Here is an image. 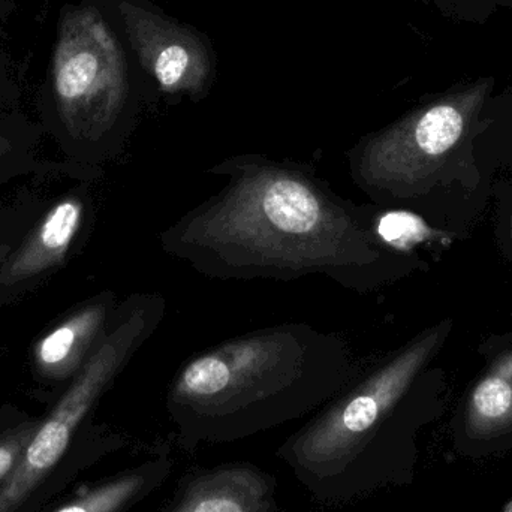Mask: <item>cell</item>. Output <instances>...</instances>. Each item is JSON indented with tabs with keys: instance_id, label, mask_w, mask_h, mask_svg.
<instances>
[{
	"instance_id": "cell-1",
	"label": "cell",
	"mask_w": 512,
	"mask_h": 512,
	"mask_svg": "<svg viewBox=\"0 0 512 512\" xmlns=\"http://www.w3.org/2000/svg\"><path fill=\"white\" fill-rule=\"evenodd\" d=\"M222 188L159 236L162 252L218 280L294 282L322 276L369 292L396 256L372 210L337 194L312 168L264 155H236L207 171Z\"/></svg>"
},
{
	"instance_id": "cell-2",
	"label": "cell",
	"mask_w": 512,
	"mask_h": 512,
	"mask_svg": "<svg viewBox=\"0 0 512 512\" xmlns=\"http://www.w3.org/2000/svg\"><path fill=\"white\" fill-rule=\"evenodd\" d=\"M352 369L354 354L343 337L297 322L271 325L186 361L171 387V402L183 411L227 417L339 388Z\"/></svg>"
},
{
	"instance_id": "cell-3",
	"label": "cell",
	"mask_w": 512,
	"mask_h": 512,
	"mask_svg": "<svg viewBox=\"0 0 512 512\" xmlns=\"http://www.w3.org/2000/svg\"><path fill=\"white\" fill-rule=\"evenodd\" d=\"M125 44L96 6L60 21L51 69L57 138L71 164L95 173L122 150L149 87Z\"/></svg>"
},
{
	"instance_id": "cell-4",
	"label": "cell",
	"mask_w": 512,
	"mask_h": 512,
	"mask_svg": "<svg viewBox=\"0 0 512 512\" xmlns=\"http://www.w3.org/2000/svg\"><path fill=\"white\" fill-rule=\"evenodd\" d=\"M158 294H132L119 303L107 333L39 423L11 477L0 487V512H15L65 456L75 432L102 394L146 345L164 319Z\"/></svg>"
},
{
	"instance_id": "cell-5",
	"label": "cell",
	"mask_w": 512,
	"mask_h": 512,
	"mask_svg": "<svg viewBox=\"0 0 512 512\" xmlns=\"http://www.w3.org/2000/svg\"><path fill=\"white\" fill-rule=\"evenodd\" d=\"M432 343L433 339H424L409 346L334 403L298 436L297 462L307 471L328 474L363 447L408 399Z\"/></svg>"
},
{
	"instance_id": "cell-6",
	"label": "cell",
	"mask_w": 512,
	"mask_h": 512,
	"mask_svg": "<svg viewBox=\"0 0 512 512\" xmlns=\"http://www.w3.org/2000/svg\"><path fill=\"white\" fill-rule=\"evenodd\" d=\"M123 39L149 89L198 102L216 78L215 48L206 33L168 15L152 0H114Z\"/></svg>"
},
{
	"instance_id": "cell-7",
	"label": "cell",
	"mask_w": 512,
	"mask_h": 512,
	"mask_svg": "<svg viewBox=\"0 0 512 512\" xmlns=\"http://www.w3.org/2000/svg\"><path fill=\"white\" fill-rule=\"evenodd\" d=\"M90 182L54 198L42 210L21 242L0 264V307L14 304L59 273L83 248L92 216Z\"/></svg>"
},
{
	"instance_id": "cell-8",
	"label": "cell",
	"mask_w": 512,
	"mask_h": 512,
	"mask_svg": "<svg viewBox=\"0 0 512 512\" xmlns=\"http://www.w3.org/2000/svg\"><path fill=\"white\" fill-rule=\"evenodd\" d=\"M117 306L116 294L102 291L51 322L30 349L33 378L69 384L107 333Z\"/></svg>"
},
{
	"instance_id": "cell-9",
	"label": "cell",
	"mask_w": 512,
	"mask_h": 512,
	"mask_svg": "<svg viewBox=\"0 0 512 512\" xmlns=\"http://www.w3.org/2000/svg\"><path fill=\"white\" fill-rule=\"evenodd\" d=\"M264 486L248 471H225L203 481L173 512H262Z\"/></svg>"
},
{
	"instance_id": "cell-10",
	"label": "cell",
	"mask_w": 512,
	"mask_h": 512,
	"mask_svg": "<svg viewBox=\"0 0 512 512\" xmlns=\"http://www.w3.org/2000/svg\"><path fill=\"white\" fill-rule=\"evenodd\" d=\"M51 167L36 156L33 135L0 126V188L29 174L45 173Z\"/></svg>"
},
{
	"instance_id": "cell-11",
	"label": "cell",
	"mask_w": 512,
	"mask_h": 512,
	"mask_svg": "<svg viewBox=\"0 0 512 512\" xmlns=\"http://www.w3.org/2000/svg\"><path fill=\"white\" fill-rule=\"evenodd\" d=\"M143 486V477L125 475L96 487L75 501L62 505L53 512H117L122 510Z\"/></svg>"
},
{
	"instance_id": "cell-12",
	"label": "cell",
	"mask_w": 512,
	"mask_h": 512,
	"mask_svg": "<svg viewBox=\"0 0 512 512\" xmlns=\"http://www.w3.org/2000/svg\"><path fill=\"white\" fill-rule=\"evenodd\" d=\"M45 206L33 197L18 198L15 203H0V264L35 224Z\"/></svg>"
},
{
	"instance_id": "cell-13",
	"label": "cell",
	"mask_w": 512,
	"mask_h": 512,
	"mask_svg": "<svg viewBox=\"0 0 512 512\" xmlns=\"http://www.w3.org/2000/svg\"><path fill=\"white\" fill-rule=\"evenodd\" d=\"M373 227L379 239L393 249H406L426 236V225L418 216L403 210H391L378 219Z\"/></svg>"
},
{
	"instance_id": "cell-14",
	"label": "cell",
	"mask_w": 512,
	"mask_h": 512,
	"mask_svg": "<svg viewBox=\"0 0 512 512\" xmlns=\"http://www.w3.org/2000/svg\"><path fill=\"white\" fill-rule=\"evenodd\" d=\"M39 420H20L0 435V487L20 463L24 448L38 429Z\"/></svg>"
},
{
	"instance_id": "cell-15",
	"label": "cell",
	"mask_w": 512,
	"mask_h": 512,
	"mask_svg": "<svg viewBox=\"0 0 512 512\" xmlns=\"http://www.w3.org/2000/svg\"><path fill=\"white\" fill-rule=\"evenodd\" d=\"M424 2L433 3V5L441 8L442 11L451 14H459L466 17L468 12L483 11V6L489 3V9H493L495 5H512V0H424Z\"/></svg>"
},
{
	"instance_id": "cell-16",
	"label": "cell",
	"mask_w": 512,
	"mask_h": 512,
	"mask_svg": "<svg viewBox=\"0 0 512 512\" xmlns=\"http://www.w3.org/2000/svg\"><path fill=\"white\" fill-rule=\"evenodd\" d=\"M502 512H512V499L510 502H508L507 505H505L504 510Z\"/></svg>"
}]
</instances>
